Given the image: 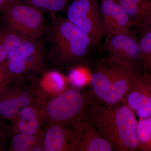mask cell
<instances>
[{
  "instance_id": "cell-22",
  "label": "cell",
  "mask_w": 151,
  "mask_h": 151,
  "mask_svg": "<svg viewBox=\"0 0 151 151\" xmlns=\"http://www.w3.org/2000/svg\"><path fill=\"white\" fill-rule=\"evenodd\" d=\"M45 51L43 47L28 57L26 59L27 72H40L44 66Z\"/></svg>"
},
{
  "instance_id": "cell-14",
  "label": "cell",
  "mask_w": 151,
  "mask_h": 151,
  "mask_svg": "<svg viewBox=\"0 0 151 151\" xmlns=\"http://www.w3.org/2000/svg\"><path fill=\"white\" fill-rule=\"evenodd\" d=\"M126 11L138 30L151 17V0H115Z\"/></svg>"
},
{
  "instance_id": "cell-9",
  "label": "cell",
  "mask_w": 151,
  "mask_h": 151,
  "mask_svg": "<svg viewBox=\"0 0 151 151\" xmlns=\"http://www.w3.org/2000/svg\"><path fill=\"white\" fill-rule=\"evenodd\" d=\"M38 104L35 89L11 85L0 96V118L11 122L23 108Z\"/></svg>"
},
{
  "instance_id": "cell-11",
  "label": "cell",
  "mask_w": 151,
  "mask_h": 151,
  "mask_svg": "<svg viewBox=\"0 0 151 151\" xmlns=\"http://www.w3.org/2000/svg\"><path fill=\"white\" fill-rule=\"evenodd\" d=\"M139 119L151 116V72H143L123 101Z\"/></svg>"
},
{
  "instance_id": "cell-15",
  "label": "cell",
  "mask_w": 151,
  "mask_h": 151,
  "mask_svg": "<svg viewBox=\"0 0 151 151\" xmlns=\"http://www.w3.org/2000/svg\"><path fill=\"white\" fill-rule=\"evenodd\" d=\"M66 82V78L58 71L51 70L44 73L40 79L41 90H36L38 95L41 93L39 97L40 103H43L44 94L53 95L55 97L67 89Z\"/></svg>"
},
{
  "instance_id": "cell-18",
  "label": "cell",
  "mask_w": 151,
  "mask_h": 151,
  "mask_svg": "<svg viewBox=\"0 0 151 151\" xmlns=\"http://www.w3.org/2000/svg\"><path fill=\"white\" fill-rule=\"evenodd\" d=\"M137 136L139 150L151 151V116L138 120Z\"/></svg>"
},
{
  "instance_id": "cell-5",
  "label": "cell",
  "mask_w": 151,
  "mask_h": 151,
  "mask_svg": "<svg viewBox=\"0 0 151 151\" xmlns=\"http://www.w3.org/2000/svg\"><path fill=\"white\" fill-rule=\"evenodd\" d=\"M2 19L6 27L29 38L39 40L46 32L43 12L20 0H10Z\"/></svg>"
},
{
  "instance_id": "cell-24",
  "label": "cell",
  "mask_w": 151,
  "mask_h": 151,
  "mask_svg": "<svg viewBox=\"0 0 151 151\" xmlns=\"http://www.w3.org/2000/svg\"><path fill=\"white\" fill-rule=\"evenodd\" d=\"M12 81L8 75L3 63H0V96Z\"/></svg>"
},
{
  "instance_id": "cell-20",
  "label": "cell",
  "mask_w": 151,
  "mask_h": 151,
  "mask_svg": "<svg viewBox=\"0 0 151 151\" xmlns=\"http://www.w3.org/2000/svg\"><path fill=\"white\" fill-rule=\"evenodd\" d=\"M138 33L145 68L151 72V30L141 29Z\"/></svg>"
},
{
  "instance_id": "cell-3",
  "label": "cell",
  "mask_w": 151,
  "mask_h": 151,
  "mask_svg": "<svg viewBox=\"0 0 151 151\" xmlns=\"http://www.w3.org/2000/svg\"><path fill=\"white\" fill-rule=\"evenodd\" d=\"M46 32L50 43L48 58L57 65L68 66L84 62L96 44L90 36L61 17L52 16Z\"/></svg>"
},
{
  "instance_id": "cell-16",
  "label": "cell",
  "mask_w": 151,
  "mask_h": 151,
  "mask_svg": "<svg viewBox=\"0 0 151 151\" xmlns=\"http://www.w3.org/2000/svg\"><path fill=\"white\" fill-rule=\"evenodd\" d=\"M28 39L0 24V63L4 62L9 53Z\"/></svg>"
},
{
  "instance_id": "cell-2",
  "label": "cell",
  "mask_w": 151,
  "mask_h": 151,
  "mask_svg": "<svg viewBox=\"0 0 151 151\" xmlns=\"http://www.w3.org/2000/svg\"><path fill=\"white\" fill-rule=\"evenodd\" d=\"M90 72L94 100L107 105L123 102L144 72L108 55L99 60Z\"/></svg>"
},
{
  "instance_id": "cell-25",
  "label": "cell",
  "mask_w": 151,
  "mask_h": 151,
  "mask_svg": "<svg viewBox=\"0 0 151 151\" xmlns=\"http://www.w3.org/2000/svg\"><path fill=\"white\" fill-rule=\"evenodd\" d=\"M9 1L10 0H0V13L2 12Z\"/></svg>"
},
{
  "instance_id": "cell-12",
  "label": "cell",
  "mask_w": 151,
  "mask_h": 151,
  "mask_svg": "<svg viewBox=\"0 0 151 151\" xmlns=\"http://www.w3.org/2000/svg\"><path fill=\"white\" fill-rule=\"evenodd\" d=\"M45 122L40 105L32 104L24 107L11 122L12 135L17 133L35 134L42 131Z\"/></svg>"
},
{
  "instance_id": "cell-21",
  "label": "cell",
  "mask_w": 151,
  "mask_h": 151,
  "mask_svg": "<svg viewBox=\"0 0 151 151\" xmlns=\"http://www.w3.org/2000/svg\"><path fill=\"white\" fill-rule=\"evenodd\" d=\"M91 72L84 66L74 68L70 71L66 80L73 88L80 89L90 83Z\"/></svg>"
},
{
  "instance_id": "cell-1",
  "label": "cell",
  "mask_w": 151,
  "mask_h": 151,
  "mask_svg": "<svg viewBox=\"0 0 151 151\" xmlns=\"http://www.w3.org/2000/svg\"><path fill=\"white\" fill-rule=\"evenodd\" d=\"M89 119L115 151L139 150L137 116L124 102L107 105L91 97Z\"/></svg>"
},
{
  "instance_id": "cell-10",
  "label": "cell",
  "mask_w": 151,
  "mask_h": 151,
  "mask_svg": "<svg viewBox=\"0 0 151 151\" xmlns=\"http://www.w3.org/2000/svg\"><path fill=\"white\" fill-rule=\"evenodd\" d=\"M44 151H81L77 132L73 128L48 124L43 137Z\"/></svg>"
},
{
  "instance_id": "cell-7",
  "label": "cell",
  "mask_w": 151,
  "mask_h": 151,
  "mask_svg": "<svg viewBox=\"0 0 151 151\" xmlns=\"http://www.w3.org/2000/svg\"><path fill=\"white\" fill-rule=\"evenodd\" d=\"M138 32L136 29L113 36L105 40L103 48L108 55L137 68L142 72L145 68Z\"/></svg>"
},
{
  "instance_id": "cell-13",
  "label": "cell",
  "mask_w": 151,
  "mask_h": 151,
  "mask_svg": "<svg viewBox=\"0 0 151 151\" xmlns=\"http://www.w3.org/2000/svg\"><path fill=\"white\" fill-rule=\"evenodd\" d=\"M79 136L81 151H115L112 144L103 137L89 118L72 127Z\"/></svg>"
},
{
  "instance_id": "cell-23",
  "label": "cell",
  "mask_w": 151,
  "mask_h": 151,
  "mask_svg": "<svg viewBox=\"0 0 151 151\" xmlns=\"http://www.w3.org/2000/svg\"><path fill=\"white\" fill-rule=\"evenodd\" d=\"M0 118V151L4 150L6 145L12 137L10 124Z\"/></svg>"
},
{
  "instance_id": "cell-19",
  "label": "cell",
  "mask_w": 151,
  "mask_h": 151,
  "mask_svg": "<svg viewBox=\"0 0 151 151\" xmlns=\"http://www.w3.org/2000/svg\"><path fill=\"white\" fill-rule=\"evenodd\" d=\"M24 2L42 12L50 13L52 16L58 12L66 10L70 0H23Z\"/></svg>"
},
{
  "instance_id": "cell-26",
  "label": "cell",
  "mask_w": 151,
  "mask_h": 151,
  "mask_svg": "<svg viewBox=\"0 0 151 151\" xmlns=\"http://www.w3.org/2000/svg\"><path fill=\"white\" fill-rule=\"evenodd\" d=\"M22 1H23V0H22Z\"/></svg>"
},
{
  "instance_id": "cell-17",
  "label": "cell",
  "mask_w": 151,
  "mask_h": 151,
  "mask_svg": "<svg viewBox=\"0 0 151 151\" xmlns=\"http://www.w3.org/2000/svg\"><path fill=\"white\" fill-rule=\"evenodd\" d=\"M43 130L35 134L17 133L12 135L9 151H31L35 145L43 141Z\"/></svg>"
},
{
  "instance_id": "cell-4",
  "label": "cell",
  "mask_w": 151,
  "mask_h": 151,
  "mask_svg": "<svg viewBox=\"0 0 151 151\" xmlns=\"http://www.w3.org/2000/svg\"><path fill=\"white\" fill-rule=\"evenodd\" d=\"M90 101V95L72 87L40 105L45 122L72 127L89 118Z\"/></svg>"
},
{
  "instance_id": "cell-6",
  "label": "cell",
  "mask_w": 151,
  "mask_h": 151,
  "mask_svg": "<svg viewBox=\"0 0 151 151\" xmlns=\"http://www.w3.org/2000/svg\"><path fill=\"white\" fill-rule=\"evenodd\" d=\"M66 11L67 19L97 45L103 37L99 0H73Z\"/></svg>"
},
{
  "instance_id": "cell-8",
  "label": "cell",
  "mask_w": 151,
  "mask_h": 151,
  "mask_svg": "<svg viewBox=\"0 0 151 151\" xmlns=\"http://www.w3.org/2000/svg\"><path fill=\"white\" fill-rule=\"evenodd\" d=\"M101 28L105 40L134 29L133 22L115 0H100Z\"/></svg>"
}]
</instances>
